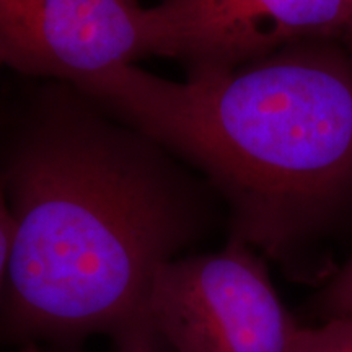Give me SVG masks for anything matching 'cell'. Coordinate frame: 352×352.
I'll list each match as a JSON object with an SVG mask.
<instances>
[{
    "label": "cell",
    "mask_w": 352,
    "mask_h": 352,
    "mask_svg": "<svg viewBox=\"0 0 352 352\" xmlns=\"http://www.w3.org/2000/svg\"><path fill=\"white\" fill-rule=\"evenodd\" d=\"M0 183L13 220L0 334L157 342L147 321L157 274L204 232L209 183L64 82L34 103Z\"/></svg>",
    "instance_id": "cell-1"
},
{
    "label": "cell",
    "mask_w": 352,
    "mask_h": 352,
    "mask_svg": "<svg viewBox=\"0 0 352 352\" xmlns=\"http://www.w3.org/2000/svg\"><path fill=\"white\" fill-rule=\"evenodd\" d=\"M77 87L191 165L227 204L230 239L284 266L352 206V60L340 43L178 82L126 64Z\"/></svg>",
    "instance_id": "cell-2"
},
{
    "label": "cell",
    "mask_w": 352,
    "mask_h": 352,
    "mask_svg": "<svg viewBox=\"0 0 352 352\" xmlns=\"http://www.w3.org/2000/svg\"><path fill=\"white\" fill-rule=\"evenodd\" d=\"M147 321L175 352H287L298 327L263 258L233 239L220 252L165 264Z\"/></svg>",
    "instance_id": "cell-3"
},
{
    "label": "cell",
    "mask_w": 352,
    "mask_h": 352,
    "mask_svg": "<svg viewBox=\"0 0 352 352\" xmlns=\"http://www.w3.org/2000/svg\"><path fill=\"white\" fill-rule=\"evenodd\" d=\"M155 54L147 7L127 0H0V60L23 76L80 83Z\"/></svg>",
    "instance_id": "cell-4"
},
{
    "label": "cell",
    "mask_w": 352,
    "mask_h": 352,
    "mask_svg": "<svg viewBox=\"0 0 352 352\" xmlns=\"http://www.w3.org/2000/svg\"><path fill=\"white\" fill-rule=\"evenodd\" d=\"M157 56L228 69L303 43H340L347 0H160L147 7Z\"/></svg>",
    "instance_id": "cell-5"
},
{
    "label": "cell",
    "mask_w": 352,
    "mask_h": 352,
    "mask_svg": "<svg viewBox=\"0 0 352 352\" xmlns=\"http://www.w3.org/2000/svg\"><path fill=\"white\" fill-rule=\"evenodd\" d=\"M287 352H352V315L321 320L320 324H298Z\"/></svg>",
    "instance_id": "cell-6"
},
{
    "label": "cell",
    "mask_w": 352,
    "mask_h": 352,
    "mask_svg": "<svg viewBox=\"0 0 352 352\" xmlns=\"http://www.w3.org/2000/svg\"><path fill=\"white\" fill-rule=\"evenodd\" d=\"M314 314L320 320L352 315V258L316 294Z\"/></svg>",
    "instance_id": "cell-7"
},
{
    "label": "cell",
    "mask_w": 352,
    "mask_h": 352,
    "mask_svg": "<svg viewBox=\"0 0 352 352\" xmlns=\"http://www.w3.org/2000/svg\"><path fill=\"white\" fill-rule=\"evenodd\" d=\"M13 235V220L8 210L6 195L0 197V300H2L3 285H6L8 254H10Z\"/></svg>",
    "instance_id": "cell-8"
},
{
    "label": "cell",
    "mask_w": 352,
    "mask_h": 352,
    "mask_svg": "<svg viewBox=\"0 0 352 352\" xmlns=\"http://www.w3.org/2000/svg\"><path fill=\"white\" fill-rule=\"evenodd\" d=\"M120 347L121 352H155V342L152 341H134Z\"/></svg>",
    "instance_id": "cell-9"
},
{
    "label": "cell",
    "mask_w": 352,
    "mask_h": 352,
    "mask_svg": "<svg viewBox=\"0 0 352 352\" xmlns=\"http://www.w3.org/2000/svg\"><path fill=\"white\" fill-rule=\"evenodd\" d=\"M127 2L132 3V6H138V7H142V3H140V0H127Z\"/></svg>",
    "instance_id": "cell-10"
},
{
    "label": "cell",
    "mask_w": 352,
    "mask_h": 352,
    "mask_svg": "<svg viewBox=\"0 0 352 352\" xmlns=\"http://www.w3.org/2000/svg\"><path fill=\"white\" fill-rule=\"evenodd\" d=\"M23 352H39V351H38V349H34L33 346H28V347H26V349H25Z\"/></svg>",
    "instance_id": "cell-11"
},
{
    "label": "cell",
    "mask_w": 352,
    "mask_h": 352,
    "mask_svg": "<svg viewBox=\"0 0 352 352\" xmlns=\"http://www.w3.org/2000/svg\"><path fill=\"white\" fill-rule=\"evenodd\" d=\"M3 196V189H2V183H0V197Z\"/></svg>",
    "instance_id": "cell-12"
},
{
    "label": "cell",
    "mask_w": 352,
    "mask_h": 352,
    "mask_svg": "<svg viewBox=\"0 0 352 352\" xmlns=\"http://www.w3.org/2000/svg\"><path fill=\"white\" fill-rule=\"evenodd\" d=\"M3 69V64H2V60H0V70H2Z\"/></svg>",
    "instance_id": "cell-13"
}]
</instances>
